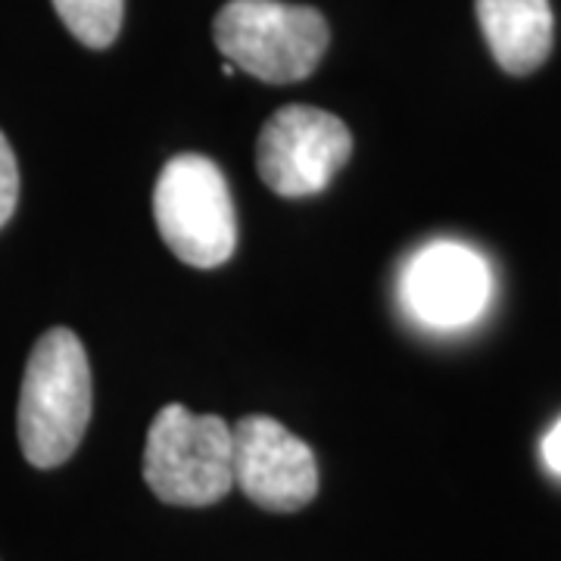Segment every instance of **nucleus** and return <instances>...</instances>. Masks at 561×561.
Listing matches in <instances>:
<instances>
[{
    "instance_id": "f257e3e1",
    "label": "nucleus",
    "mask_w": 561,
    "mask_h": 561,
    "mask_svg": "<svg viewBox=\"0 0 561 561\" xmlns=\"http://www.w3.org/2000/svg\"><path fill=\"white\" fill-rule=\"evenodd\" d=\"M91 421V365L69 328L38 337L20 393V446L35 468L72 459Z\"/></svg>"
},
{
    "instance_id": "f03ea898",
    "label": "nucleus",
    "mask_w": 561,
    "mask_h": 561,
    "mask_svg": "<svg viewBox=\"0 0 561 561\" xmlns=\"http://www.w3.org/2000/svg\"><path fill=\"white\" fill-rule=\"evenodd\" d=\"M213 35L225 60L268 84L309 79L331 41L319 10L284 0H231Z\"/></svg>"
},
{
    "instance_id": "7ed1b4c3",
    "label": "nucleus",
    "mask_w": 561,
    "mask_h": 561,
    "mask_svg": "<svg viewBox=\"0 0 561 561\" xmlns=\"http://www.w3.org/2000/svg\"><path fill=\"white\" fill-rule=\"evenodd\" d=\"M144 481L169 505L201 508L225 500L234 486V431L219 415L165 405L147 434Z\"/></svg>"
},
{
    "instance_id": "20e7f679",
    "label": "nucleus",
    "mask_w": 561,
    "mask_h": 561,
    "mask_svg": "<svg viewBox=\"0 0 561 561\" xmlns=\"http://www.w3.org/2000/svg\"><path fill=\"white\" fill-rule=\"evenodd\" d=\"M153 216L165 247L194 268H216L238 247V216L228 181L209 157L181 153L162 165Z\"/></svg>"
},
{
    "instance_id": "39448f33",
    "label": "nucleus",
    "mask_w": 561,
    "mask_h": 561,
    "mask_svg": "<svg viewBox=\"0 0 561 561\" xmlns=\"http://www.w3.org/2000/svg\"><path fill=\"white\" fill-rule=\"evenodd\" d=\"M353 153V135L319 106H284L262 125L256 144L260 179L280 197L321 194Z\"/></svg>"
},
{
    "instance_id": "423d86ee",
    "label": "nucleus",
    "mask_w": 561,
    "mask_h": 561,
    "mask_svg": "<svg viewBox=\"0 0 561 561\" xmlns=\"http://www.w3.org/2000/svg\"><path fill=\"white\" fill-rule=\"evenodd\" d=\"M234 431V486L265 512H300L319 493V465L280 421L250 415Z\"/></svg>"
},
{
    "instance_id": "0eeeda50",
    "label": "nucleus",
    "mask_w": 561,
    "mask_h": 561,
    "mask_svg": "<svg viewBox=\"0 0 561 561\" xmlns=\"http://www.w3.org/2000/svg\"><path fill=\"white\" fill-rule=\"evenodd\" d=\"M490 300L486 262L461 243H431L402 272V302L434 328L474 321Z\"/></svg>"
},
{
    "instance_id": "6e6552de",
    "label": "nucleus",
    "mask_w": 561,
    "mask_h": 561,
    "mask_svg": "<svg viewBox=\"0 0 561 561\" xmlns=\"http://www.w3.org/2000/svg\"><path fill=\"white\" fill-rule=\"evenodd\" d=\"M478 22L496 62L512 76L540 69L552 50L549 0H478Z\"/></svg>"
},
{
    "instance_id": "1a4fd4ad",
    "label": "nucleus",
    "mask_w": 561,
    "mask_h": 561,
    "mask_svg": "<svg viewBox=\"0 0 561 561\" xmlns=\"http://www.w3.org/2000/svg\"><path fill=\"white\" fill-rule=\"evenodd\" d=\"M62 25L88 47L103 50L119 38L125 0H54Z\"/></svg>"
},
{
    "instance_id": "9d476101",
    "label": "nucleus",
    "mask_w": 561,
    "mask_h": 561,
    "mask_svg": "<svg viewBox=\"0 0 561 561\" xmlns=\"http://www.w3.org/2000/svg\"><path fill=\"white\" fill-rule=\"evenodd\" d=\"M16 201H20V165H16V157H13L10 144L0 131V228L10 221Z\"/></svg>"
},
{
    "instance_id": "9b49d317",
    "label": "nucleus",
    "mask_w": 561,
    "mask_h": 561,
    "mask_svg": "<svg viewBox=\"0 0 561 561\" xmlns=\"http://www.w3.org/2000/svg\"><path fill=\"white\" fill-rule=\"evenodd\" d=\"M542 461L549 465V471L561 474V421L542 437Z\"/></svg>"
},
{
    "instance_id": "f8f14e48",
    "label": "nucleus",
    "mask_w": 561,
    "mask_h": 561,
    "mask_svg": "<svg viewBox=\"0 0 561 561\" xmlns=\"http://www.w3.org/2000/svg\"><path fill=\"white\" fill-rule=\"evenodd\" d=\"M234 72H238V66H234V62H225V66H221V76H234Z\"/></svg>"
}]
</instances>
